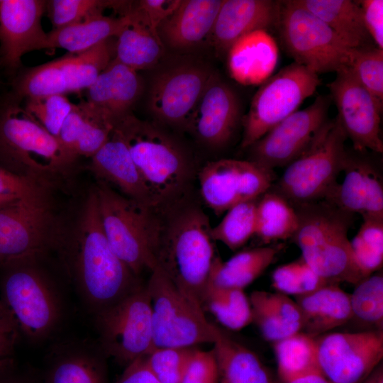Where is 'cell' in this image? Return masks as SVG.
Here are the masks:
<instances>
[{"mask_svg": "<svg viewBox=\"0 0 383 383\" xmlns=\"http://www.w3.org/2000/svg\"><path fill=\"white\" fill-rule=\"evenodd\" d=\"M70 281L93 316L114 305L143 284L115 254L104 234L95 188L70 226L62 230L55 250Z\"/></svg>", "mask_w": 383, "mask_h": 383, "instance_id": "cell-1", "label": "cell"}, {"mask_svg": "<svg viewBox=\"0 0 383 383\" xmlns=\"http://www.w3.org/2000/svg\"><path fill=\"white\" fill-rule=\"evenodd\" d=\"M165 212L168 216L166 221L161 220L157 265L182 293L202 307L216 257L209 219L193 205L177 208L175 204Z\"/></svg>", "mask_w": 383, "mask_h": 383, "instance_id": "cell-2", "label": "cell"}, {"mask_svg": "<svg viewBox=\"0 0 383 383\" xmlns=\"http://www.w3.org/2000/svg\"><path fill=\"white\" fill-rule=\"evenodd\" d=\"M43 257L28 256L0 267V299L13 315L21 335L33 344L51 338L64 315L62 292L43 267Z\"/></svg>", "mask_w": 383, "mask_h": 383, "instance_id": "cell-3", "label": "cell"}, {"mask_svg": "<svg viewBox=\"0 0 383 383\" xmlns=\"http://www.w3.org/2000/svg\"><path fill=\"white\" fill-rule=\"evenodd\" d=\"M115 127L126 143L154 209L163 212L179 203L192 174L181 148L155 126L128 113Z\"/></svg>", "mask_w": 383, "mask_h": 383, "instance_id": "cell-4", "label": "cell"}, {"mask_svg": "<svg viewBox=\"0 0 383 383\" xmlns=\"http://www.w3.org/2000/svg\"><path fill=\"white\" fill-rule=\"evenodd\" d=\"M75 162L13 99L0 104V167L51 188L70 174Z\"/></svg>", "mask_w": 383, "mask_h": 383, "instance_id": "cell-5", "label": "cell"}, {"mask_svg": "<svg viewBox=\"0 0 383 383\" xmlns=\"http://www.w3.org/2000/svg\"><path fill=\"white\" fill-rule=\"evenodd\" d=\"M292 206L298 226L292 238L308 265L329 284L355 285L365 278L348 236L353 214L324 200Z\"/></svg>", "mask_w": 383, "mask_h": 383, "instance_id": "cell-6", "label": "cell"}, {"mask_svg": "<svg viewBox=\"0 0 383 383\" xmlns=\"http://www.w3.org/2000/svg\"><path fill=\"white\" fill-rule=\"evenodd\" d=\"M101 222L115 254L138 277L157 265L162 223L152 209L101 182L94 187Z\"/></svg>", "mask_w": 383, "mask_h": 383, "instance_id": "cell-7", "label": "cell"}, {"mask_svg": "<svg viewBox=\"0 0 383 383\" xmlns=\"http://www.w3.org/2000/svg\"><path fill=\"white\" fill-rule=\"evenodd\" d=\"M145 286L155 348L213 344L219 328L208 321L202 307L182 293L158 265L150 272Z\"/></svg>", "mask_w": 383, "mask_h": 383, "instance_id": "cell-8", "label": "cell"}, {"mask_svg": "<svg viewBox=\"0 0 383 383\" xmlns=\"http://www.w3.org/2000/svg\"><path fill=\"white\" fill-rule=\"evenodd\" d=\"M347 138L337 117L329 121L312 145L286 167L274 191L292 204L323 200L343 171Z\"/></svg>", "mask_w": 383, "mask_h": 383, "instance_id": "cell-9", "label": "cell"}, {"mask_svg": "<svg viewBox=\"0 0 383 383\" xmlns=\"http://www.w3.org/2000/svg\"><path fill=\"white\" fill-rule=\"evenodd\" d=\"M276 26L294 62L317 74L336 72L348 65L351 48L298 0L280 1Z\"/></svg>", "mask_w": 383, "mask_h": 383, "instance_id": "cell-10", "label": "cell"}, {"mask_svg": "<svg viewBox=\"0 0 383 383\" xmlns=\"http://www.w3.org/2000/svg\"><path fill=\"white\" fill-rule=\"evenodd\" d=\"M62 223L50 196L18 199L0 206V267L55 250Z\"/></svg>", "mask_w": 383, "mask_h": 383, "instance_id": "cell-11", "label": "cell"}, {"mask_svg": "<svg viewBox=\"0 0 383 383\" xmlns=\"http://www.w3.org/2000/svg\"><path fill=\"white\" fill-rule=\"evenodd\" d=\"M94 317L97 343L106 357L127 365L155 348L150 299L145 284Z\"/></svg>", "mask_w": 383, "mask_h": 383, "instance_id": "cell-12", "label": "cell"}, {"mask_svg": "<svg viewBox=\"0 0 383 383\" xmlns=\"http://www.w3.org/2000/svg\"><path fill=\"white\" fill-rule=\"evenodd\" d=\"M318 75L296 62L264 82L243 120L241 147L250 148L280 121L297 111L320 84Z\"/></svg>", "mask_w": 383, "mask_h": 383, "instance_id": "cell-13", "label": "cell"}, {"mask_svg": "<svg viewBox=\"0 0 383 383\" xmlns=\"http://www.w3.org/2000/svg\"><path fill=\"white\" fill-rule=\"evenodd\" d=\"M111 61L107 40L84 52H69L23 71L14 81V94L27 99L87 90Z\"/></svg>", "mask_w": 383, "mask_h": 383, "instance_id": "cell-14", "label": "cell"}, {"mask_svg": "<svg viewBox=\"0 0 383 383\" xmlns=\"http://www.w3.org/2000/svg\"><path fill=\"white\" fill-rule=\"evenodd\" d=\"M331 97L319 95L308 107L280 121L250 148V160L273 170L287 167L316 141L330 120Z\"/></svg>", "mask_w": 383, "mask_h": 383, "instance_id": "cell-15", "label": "cell"}, {"mask_svg": "<svg viewBox=\"0 0 383 383\" xmlns=\"http://www.w3.org/2000/svg\"><path fill=\"white\" fill-rule=\"evenodd\" d=\"M316 342L321 373L332 383H362L383 357V330L327 333Z\"/></svg>", "mask_w": 383, "mask_h": 383, "instance_id": "cell-16", "label": "cell"}, {"mask_svg": "<svg viewBox=\"0 0 383 383\" xmlns=\"http://www.w3.org/2000/svg\"><path fill=\"white\" fill-rule=\"evenodd\" d=\"M198 178L204 203L220 214L261 196L272 187L274 174L250 160L221 159L206 163Z\"/></svg>", "mask_w": 383, "mask_h": 383, "instance_id": "cell-17", "label": "cell"}, {"mask_svg": "<svg viewBox=\"0 0 383 383\" xmlns=\"http://www.w3.org/2000/svg\"><path fill=\"white\" fill-rule=\"evenodd\" d=\"M328 84L337 110L338 119L346 136L358 152L370 150L382 153L380 115L382 106L360 83L348 67L336 72Z\"/></svg>", "mask_w": 383, "mask_h": 383, "instance_id": "cell-18", "label": "cell"}, {"mask_svg": "<svg viewBox=\"0 0 383 383\" xmlns=\"http://www.w3.org/2000/svg\"><path fill=\"white\" fill-rule=\"evenodd\" d=\"M47 1L0 0V65L17 69L28 52L45 50L47 33L41 18Z\"/></svg>", "mask_w": 383, "mask_h": 383, "instance_id": "cell-19", "label": "cell"}, {"mask_svg": "<svg viewBox=\"0 0 383 383\" xmlns=\"http://www.w3.org/2000/svg\"><path fill=\"white\" fill-rule=\"evenodd\" d=\"M211 74L196 66L178 67L161 73L150 91L152 113L165 123L186 126Z\"/></svg>", "mask_w": 383, "mask_h": 383, "instance_id": "cell-20", "label": "cell"}, {"mask_svg": "<svg viewBox=\"0 0 383 383\" xmlns=\"http://www.w3.org/2000/svg\"><path fill=\"white\" fill-rule=\"evenodd\" d=\"M240 116L236 93L212 73L185 127L204 145L221 148L230 140Z\"/></svg>", "mask_w": 383, "mask_h": 383, "instance_id": "cell-21", "label": "cell"}, {"mask_svg": "<svg viewBox=\"0 0 383 383\" xmlns=\"http://www.w3.org/2000/svg\"><path fill=\"white\" fill-rule=\"evenodd\" d=\"M106 355L98 343L67 340L49 349L43 383H109Z\"/></svg>", "mask_w": 383, "mask_h": 383, "instance_id": "cell-22", "label": "cell"}, {"mask_svg": "<svg viewBox=\"0 0 383 383\" xmlns=\"http://www.w3.org/2000/svg\"><path fill=\"white\" fill-rule=\"evenodd\" d=\"M341 183H336L324 201L353 214L383 216L382 174L368 159L348 152Z\"/></svg>", "mask_w": 383, "mask_h": 383, "instance_id": "cell-23", "label": "cell"}, {"mask_svg": "<svg viewBox=\"0 0 383 383\" xmlns=\"http://www.w3.org/2000/svg\"><path fill=\"white\" fill-rule=\"evenodd\" d=\"M280 1L223 0L208 37L218 53L228 52L243 35L276 26Z\"/></svg>", "mask_w": 383, "mask_h": 383, "instance_id": "cell-24", "label": "cell"}, {"mask_svg": "<svg viewBox=\"0 0 383 383\" xmlns=\"http://www.w3.org/2000/svg\"><path fill=\"white\" fill-rule=\"evenodd\" d=\"M90 158L89 169L98 182L113 186L121 194L155 210L126 143L116 127L105 144Z\"/></svg>", "mask_w": 383, "mask_h": 383, "instance_id": "cell-25", "label": "cell"}, {"mask_svg": "<svg viewBox=\"0 0 383 383\" xmlns=\"http://www.w3.org/2000/svg\"><path fill=\"white\" fill-rule=\"evenodd\" d=\"M278 61L277 43L265 29L243 35L228 50V72L243 85L262 84L272 75Z\"/></svg>", "mask_w": 383, "mask_h": 383, "instance_id": "cell-26", "label": "cell"}, {"mask_svg": "<svg viewBox=\"0 0 383 383\" xmlns=\"http://www.w3.org/2000/svg\"><path fill=\"white\" fill-rule=\"evenodd\" d=\"M140 90L136 71L113 59L87 89L86 101L116 123L128 113Z\"/></svg>", "mask_w": 383, "mask_h": 383, "instance_id": "cell-27", "label": "cell"}, {"mask_svg": "<svg viewBox=\"0 0 383 383\" xmlns=\"http://www.w3.org/2000/svg\"><path fill=\"white\" fill-rule=\"evenodd\" d=\"M301 313V331L316 338L352 320L350 294L338 284H327L295 297Z\"/></svg>", "mask_w": 383, "mask_h": 383, "instance_id": "cell-28", "label": "cell"}, {"mask_svg": "<svg viewBox=\"0 0 383 383\" xmlns=\"http://www.w3.org/2000/svg\"><path fill=\"white\" fill-rule=\"evenodd\" d=\"M223 0H181L159 26L165 41L175 48L192 46L208 37Z\"/></svg>", "mask_w": 383, "mask_h": 383, "instance_id": "cell-29", "label": "cell"}, {"mask_svg": "<svg viewBox=\"0 0 383 383\" xmlns=\"http://www.w3.org/2000/svg\"><path fill=\"white\" fill-rule=\"evenodd\" d=\"M249 299L252 323L265 340L274 343L301 331L300 309L289 296L277 292L255 291Z\"/></svg>", "mask_w": 383, "mask_h": 383, "instance_id": "cell-30", "label": "cell"}, {"mask_svg": "<svg viewBox=\"0 0 383 383\" xmlns=\"http://www.w3.org/2000/svg\"><path fill=\"white\" fill-rule=\"evenodd\" d=\"M299 3L323 21L349 48L371 45L361 8L351 0H298ZM373 42V41H372Z\"/></svg>", "mask_w": 383, "mask_h": 383, "instance_id": "cell-31", "label": "cell"}, {"mask_svg": "<svg viewBox=\"0 0 383 383\" xmlns=\"http://www.w3.org/2000/svg\"><path fill=\"white\" fill-rule=\"evenodd\" d=\"M124 13L128 15V21L117 36L115 59L135 71L147 68L162 53L158 31L130 7Z\"/></svg>", "mask_w": 383, "mask_h": 383, "instance_id": "cell-32", "label": "cell"}, {"mask_svg": "<svg viewBox=\"0 0 383 383\" xmlns=\"http://www.w3.org/2000/svg\"><path fill=\"white\" fill-rule=\"evenodd\" d=\"M213 345L221 379L227 383H274L259 357L220 328Z\"/></svg>", "mask_w": 383, "mask_h": 383, "instance_id": "cell-33", "label": "cell"}, {"mask_svg": "<svg viewBox=\"0 0 383 383\" xmlns=\"http://www.w3.org/2000/svg\"><path fill=\"white\" fill-rule=\"evenodd\" d=\"M128 21V15L118 18L97 15L81 22L47 33L45 50L62 48L70 53L87 50L118 36Z\"/></svg>", "mask_w": 383, "mask_h": 383, "instance_id": "cell-34", "label": "cell"}, {"mask_svg": "<svg viewBox=\"0 0 383 383\" xmlns=\"http://www.w3.org/2000/svg\"><path fill=\"white\" fill-rule=\"evenodd\" d=\"M279 248L260 247L243 250L226 261L215 257L209 282L223 287L244 289L270 265Z\"/></svg>", "mask_w": 383, "mask_h": 383, "instance_id": "cell-35", "label": "cell"}, {"mask_svg": "<svg viewBox=\"0 0 383 383\" xmlns=\"http://www.w3.org/2000/svg\"><path fill=\"white\" fill-rule=\"evenodd\" d=\"M272 344L278 375L282 383L311 374H321L316 338L300 331Z\"/></svg>", "mask_w": 383, "mask_h": 383, "instance_id": "cell-36", "label": "cell"}, {"mask_svg": "<svg viewBox=\"0 0 383 383\" xmlns=\"http://www.w3.org/2000/svg\"><path fill=\"white\" fill-rule=\"evenodd\" d=\"M298 226L294 207L284 196L268 190L258 199L256 209L257 238L265 243L292 238Z\"/></svg>", "mask_w": 383, "mask_h": 383, "instance_id": "cell-37", "label": "cell"}, {"mask_svg": "<svg viewBox=\"0 0 383 383\" xmlns=\"http://www.w3.org/2000/svg\"><path fill=\"white\" fill-rule=\"evenodd\" d=\"M201 306L231 331H240L252 323L250 302L244 289L219 287L208 281Z\"/></svg>", "mask_w": 383, "mask_h": 383, "instance_id": "cell-38", "label": "cell"}, {"mask_svg": "<svg viewBox=\"0 0 383 383\" xmlns=\"http://www.w3.org/2000/svg\"><path fill=\"white\" fill-rule=\"evenodd\" d=\"M357 234L350 241L355 262L366 277L383 264V216L364 215Z\"/></svg>", "mask_w": 383, "mask_h": 383, "instance_id": "cell-39", "label": "cell"}, {"mask_svg": "<svg viewBox=\"0 0 383 383\" xmlns=\"http://www.w3.org/2000/svg\"><path fill=\"white\" fill-rule=\"evenodd\" d=\"M259 198L241 202L228 209L221 221L211 228L213 240L223 243L232 250L244 245L255 234Z\"/></svg>", "mask_w": 383, "mask_h": 383, "instance_id": "cell-40", "label": "cell"}, {"mask_svg": "<svg viewBox=\"0 0 383 383\" xmlns=\"http://www.w3.org/2000/svg\"><path fill=\"white\" fill-rule=\"evenodd\" d=\"M352 319L383 330V275L378 271L360 281L350 294Z\"/></svg>", "mask_w": 383, "mask_h": 383, "instance_id": "cell-41", "label": "cell"}, {"mask_svg": "<svg viewBox=\"0 0 383 383\" xmlns=\"http://www.w3.org/2000/svg\"><path fill=\"white\" fill-rule=\"evenodd\" d=\"M272 286L279 293L295 297L329 284L301 257L277 267L272 274Z\"/></svg>", "mask_w": 383, "mask_h": 383, "instance_id": "cell-42", "label": "cell"}, {"mask_svg": "<svg viewBox=\"0 0 383 383\" xmlns=\"http://www.w3.org/2000/svg\"><path fill=\"white\" fill-rule=\"evenodd\" d=\"M347 67L382 106L383 50L375 45L351 49Z\"/></svg>", "mask_w": 383, "mask_h": 383, "instance_id": "cell-43", "label": "cell"}, {"mask_svg": "<svg viewBox=\"0 0 383 383\" xmlns=\"http://www.w3.org/2000/svg\"><path fill=\"white\" fill-rule=\"evenodd\" d=\"M122 3L121 1L51 0L47 1L46 9L52 30H57L103 14L108 7L119 9Z\"/></svg>", "mask_w": 383, "mask_h": 383, "instance_id": "cell-44", "label": "cell"}, {"mask_svg": "<svg viewBox=\"0 0 383 383\" xmlns=\"http://www.w3.org/2000/svg\"><path fill=\"white\" fill-rule=\"evenodd\" d=\"M196 348H155L146 356L148 365L160 383H180Z\"/></svg>", "mask_w": 383, "mask_h": 383, "instance_id": "cell-45", "label": "cell"}, {"mask_svg": "<svg viewBox=\"0 0 383 383\" xmlns=\"http://www.w3.org/2000/svg\"><path fill=\"white\" fill-rule=\"evenodd\" d=\"M73 105L65 95L50 94L27 98L24 109L57 138L60 128Z\"/></svg>", "mask_w": 383, "mask_h": 383, "instance_id": "cell-46", "label": "cell"}, {"mask_svg": "<svg viewBox=\"0 0 383 383\" xmlns=\"http://www.w3.org/2000/svg\"><path fill=\"white\" fill-rule=\"evenodd\" d=\"M86 103L87 113L75 148L77 158L80 156L91 157L108 140L116 124L110 118Z\"/></svg>", "mask_w": 383, "mask_h": 383, "instance_id": "cell-47", "label": "cell"}, {"mask_svg": "<svg viewBox=\"0 0 383 383\" xmlns=\"http://www.w3.org/2000/svg\"><path fill=\"white\" fill-rule=\"evenodd\" d=\"M220 371L213 348L196 349L180 383H220Z\"/></svg>", "mask_w": 383, "mask_h": 383, "instance_id": "cell-48", "label": "cell"}, {"mask_svg": "<svg viewBox=\"0 0 383 383\" xmlns=\"http://www.w3.org/2000/svg\"><path fill=\"white\" fill-rule=\"evenodd\" d=\"M13 315L0 299V370L14 365V354L21 336Z\"/></svg>", "mask_w": 383, "mask_h": 383, "instance_id": "cell-49", "label": "cell"}, {"mask_svg": "<svg viewBox=\"0 0 383 383\" xmlns=\"http://www.w3.org/2000/svg\"><path fill=\"white\" fill-rule=\"evenodd\" d=\"M50 190V187L45 184L0 167V194L28 198L48 196Z\"/></svg>", "mask_w": 383, "mask_h": 383, "instance_id": "cell-50", "label": "cell"}, {"mask_svg": "<svg viewBox=\"0 0 383 383\" xmlns=\"http://www.w3.org/2000/svg\"><path fill=\"white\" fill-rule=\"evenodd\" d=\"M181 0H141L131 9L143 17L153 28H157L177 8Z\"/></svg>", "mask_w": 383, "mask_h": 383, "instance_id": "cell-51", "label": "cell"}, {"mask_svg": "<svg viewBox=\"0 0 383 383\" xmlns=\"http://www.w3.org/2000/svg\"><path fill=\"white\" fill-rule=\"evenodd\" d=\"M365 28L374 45L383 50V1L360 0Z\"/></svg>", "mask_w": 383, "mask_h": 383, "instance_id": "cell-52", "label": "cell"}, {"mask_svg": "<svg viewBox=\"0 0 383 383\" xmlns=\"http://www.w3.org/2000/svg\"><path fill=\"white\" fill-rule=\"evenodd\" d=\"M116 383H160L150 370L146 356L138 358L126 365Z\"/></svg>", "mask_w": 383, "mask_h": 383, "instance_id": "cell-53", "label": "cell"}, {"mask_svg": "<svg viewBox=\"0 0 383 383\" xmlns=\"http://www.w3.org/2000/svg\"><path fill=\"white\" fill-rule=\"evenodd\" d=\"M0 383H43L41 376L33 371H21L15 365L0 370Z\"/></svg>", "mask_w": 383, "mask_h": 383, "instance_id": "cell-54", "label": "cell"}, {"mask_svg": "<svg viewBox=\"0 0 383 383\" xmlns=\"http://www.w3.org/2000/svg\"><path fill=\"white\" fill-rule=\"evenodd\" d=\"M288 383H332L320 373L306 375Z\"/></svg>", "mask_w": 383, "mask_h": 383, "instance_id": "cell-55", "label": "cell"}, {"mask_svg": "<svg viewBox=\"0 0 383 383\" xmlns=\"http://www.w3.org/2000/svg\"><path fill=\"white\" fill-rule=\"evenodd\" d=\"M362 383H383V366L381 362Z\"/></svg>", "mask_w": 383, "mask_h": 383, "instance_id": "cell-56", "label": "cell"}, {"mask_svg": "<svg viewBox=\"0 0 383 383\" xmlns=\"http://www.w3.org/2000/svg\"><path fill=\"white\" fill-rule=\"evenodd\" d=\"M18 199L21 198H18L12 195L0 194V206L11 203Z\"/></svg>", "mask_w": 383, "mask_h": 383, "instance_id": "cell-57", "label": "cell"}, {"mask_svg": "<svg viewBox=\"0 0 383 383\" xmlns=\"http://www.w3.org/2000/svg\"><path fill=\"white\" fill-rule=\"evenodd\" d=\"M220 383H227V382L223 379H221V381H220Z\"/></svg>", "mask_w": 383, "mask_h": 383, "instance_id": "cell-58", "label": "cell"}]
</instances>
